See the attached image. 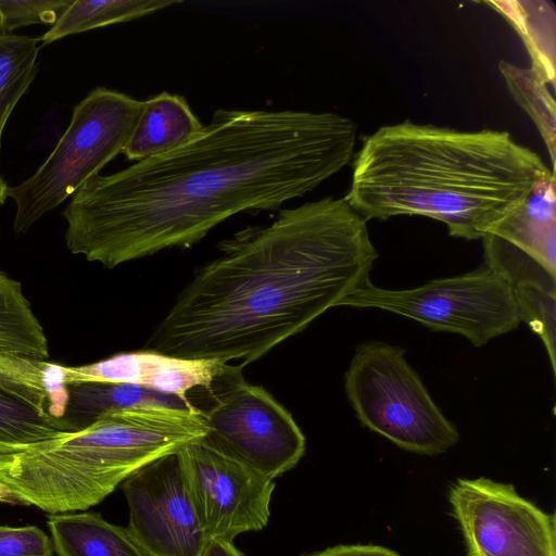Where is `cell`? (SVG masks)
Instances as JSON below:
<instances>
[{
    "instance_id": "9a60e30c",
    "label": "cell",
    "mask_w": 556,
    "mask_h": 556,
    "mask_svg": "<svg viewBox=\"0 0 556 556\" xmlns=\"http://www.w3.org/2000/svg\"><path fill=\"white\" fill-rule=\"evenodd\" d=\"M203 127L182 96L162 91L144 101L122 153L141 162L180 147Z\"/></svg>"
},
{
    "instance_id": "83f0119b",
    "label": "cell",
    "mask_w": 556,
    "mask_h": 556,
    "mask_svg": "<svg viewBox=\"0 0 556 556\" xmlns=\"http://www.w3.org/2000/svg\"><path fill=\"white\" fill-rule=\"evenodd\" d=\"M0 502L13 503L10 494L7 492L2 484H0Z\"/></svg>"
},
{
    "instance_id": "8fae6325",
    "label": "cell",
    "mask_w": 556,
    "mask_h": 556,
    "mask_svg": "<svg viewBox=\"0 0 556 556\" xmlns=\"http://www.w3.org/2000/svg\"><path fill=\"white\" fill-rule=\"evenodd\" d=\"M122 490L128 532L148 556H203L207 538L187 488L177 453L130 475Z\"/></svg>"
},
{
    "instance_id": "7c38bea8",
    "label": "cell",
    "mask_w": 556,
    "mask_h": 556,
    "mask_svg": "<svg viewBox=\"0 0 556 556\" xmlns=\"http://www.w3.org/2000/svg\"><path fill=\"white\" fill-rule=\"evenodd\" d=\"M555 175H545L526 201L483 238L485 266L513 289L556 294Z\"/></svg>"
},
{
    "instance_id": "8992f818",
    "label": "cell",
    "mask_w": 556,
    "mask_h": 556,
    "mask_svg": "<svg viewBox=\"0 0 556 556\" xmlns=\"http://www.w3.org/2000/svg\"><path fill=\"white\" fill-rule=\"evenodd\" d=\"M344 390L362 426L403 450L438 455L460 438L401 346L375 340L358 344L344 375Z\"/></svg>"
},
{
    "instance_id": "9c48e42d",
    "label": "cell",
    "mask_w": 556,
    "mask_h": 556,
    "mask_svg": "<svg viewBox=\"0 0 556 556\" xmlns=\"http://www.w3.org/2000/svg\"><path fill=\"white\" fill-rule=\"evenodd\" d=\"M468 556H556L555 516L511 484L458 479L448 492Z\"/></svg>"
},
{
    "instance_id": "6da1fadb",
    "label": "cell",
    "mask_w": 556,
    "mask_h": 556,
    "mask_svg": "<svg viewBox=\"0 0 556 556\" xmlns=\"http://www.w3.org/2000/svg\"><path fill=\"white\" fill-rule=\"evenodd\" d=\"M356 137L332 112L219 109L180 147L89 178L63 212L66 247L105 268L190 247L238 213L304 197L350 163Z\"/></svg>"
},
{
    "instance_id": "ba28073f",
    "label": "cell",
    "mask_w": 556,
    "mask_h": 556,
    "mask_svg": "<svg viewBox=\"0 0 556 556\" xmlns=\"http://www.w3.org/2000/svg\"><path fill=\"white\" fill-rule=\"evenodd\" d=\"M340 306L388 311L434 331L460 334L475 346L485 345L521 323L513 288L485 265L410 289L390 290L369 281Z\"/></svg>"
},
{
    "instance_id": "52a82bcc",
    "label": "cell",
    "mask_w": 556,
    "mask_h": 556,
    "mask_svg": "<svg viewBox=\"0 0 556 556\" xmlns=\"http://www.w3.org/2000/svg\"><path fill=\"white\" fill-rule=\"evenodd\" d=\"M242 368L227 364L210 388L189 394L205 427L200 442L274 480L303 457L305 437L267 390L244 380Z\"/></svg>"
},
{
    "instance_id": "d6986e66",
    "label": "cell",
    "mask_w": 556,
    "mask_h": 556,
    "mask_svg": "<svg viewBox=\"0 0 556 556\" xmlns=\"http://www.w3.org/2000/svg\"><path fill=\"white\" fill-rule=\"evenodd\" d=\"M0 353L47 359L48 341L22 285L0 269Z\"/></svg>"
},
{
    "instance_id": "7a4b0ae2",
    "label": "cell",
    "mask_w": 556,
    "mask_h": 556,
    "mask_svg": "<svg viewBox=\"0 0 556 556\" xmlns=\"http://www.w3.org/2000/svg\"><path fill=\"white\" fill-rule=\"evenodd\" d=\"M144 344L186 358L260 359L370 281L367 220L344 198L280 210L223 240Z\"/></svg>"
},
{
    "instance_id": "2e32d148",
    "label": "cell",
    "mask_w": 556,
    "mask_h": 556,
    "mask_svg": "<svg viewBox=\"0 0 556 556\" xmlns=\"http://www.w3.org/2000/svg\"><path fill=\"white\" fill-rule=\"evenodd\" d=\"M67 400L61 420L66 432L83 430L102 417L141 406H165L198 412L181 399L139 386L77 381L65 383Z\"/></svg>"
},
{
    "instance_id": "30bf717a",
    "label": "cell",
    "mask_w": 556,
    "mask_h": 556,
    "mask_svg": "<svg viewBox=\"0 0 556 556\" xmlns=\"http://www.w3.org/2000/svg\"><path fill=\"white\" fill-rule=\"evenodd\" d=\"M179 465L211 539L233 541L243 532L267 526L274 480L208 448L200 441L177 452Z\"/></svg>"
},
{
    "instance_id": "44dd1931",
    "label": "cell",
    "mask_w": 556,
    "mask_h": 556,
    "mask_svg": "<svg viewBox=\"0 0 556 556\" xmlns=\"http://www.w3.org/2000/svg\"><path fill=\"white\" fill-rule=\"evenodd\" d=\"M498 70L513 98L528 113L539 129L547 147L554 172L556 111L547 81L533 67H520L507 61H501Z\"/></svg>"
},
{
    "instance_id": "cb8c5ba5",
    "label": "cell",
    "mask_w": 556,
    "mask_h": 556,
    "mask_svg": "<svg viewBox=\"0 0 556 556\" xmlns=\"http://www.w3.org/2000/svg\"><path fill=\"white\" fill-rule=\"evenodd\" d=\"M51 539L38 527L0 526V556H53Z\"/></svg>"
},
{
    "instance_id": "4fadbf2b",
    "label": "cell",
    "mask_w": 556,
    "mask_h": 556,
    "mask_svg": "<svg viewBox=\"0 0 556 556\" xmlns=\"http://www.w3.org/2000/svg\"><path fill=\"white\" fill-rule=\"evenodd\" d=\"M63 367L30 356L0 353V454L66 432Z\"/></svg>"
},
{
    "instance_id": "ac0fdd59",
    "label": "cell",
    "mask_w": 556,
    "mask_h": 556,
    "mask_svg": "<svg viewBox=\"0 0 556 556\" xmlns=\"http://www.w3.org/2000/svg\"><path fill=\"white\" fill-rule=\"evenodd\" d=\"M182 3L180 0H73L40 38L43 45L70 35L128 22Z\"/></svg>"
},
{
    "instance_id": "4316f807",
    "label": "cell",
    "mask_w": 556,
    "mask_h": 556,
    "mask_svg": "<svg viewBox=\"0 0 556 556\" xmlns=\"http://www.w3.org/2000/svg\"><path fill=\"white\" fill-rule=\"evenodd\" d=\"M8 189H9V186L2 179V177H0V206L3 205L5 199L8 198Z\"/></svg>"
},
{
    "instance_id": "5b68a950",
    "label": "cell",
    "mask_w": 556,
    "mask_h": 556,
    "mask_svg": "<svg viewBox=\"0 0 556 556\" xmlns=\"http://www.w3.org/2000/svg\"><path fill=\"white\" fill-rule=\"evenodd\" d=\"M143 105L144 101L103 87L76 104L48 159L33 176L8 189L16 204L15 232L27 231L122 153Z\"/></svg>"
},
{
    "instance_id": "7402d4cb",
    "label": "cell",
    "mask_w": 556,
    "mask_h": 556,
    "mask_svg": "<svg viewBox=\"0 0 556 556\" xmlns=\"http://www.w3.org/2000/svg\"><path fill=\"white\" fill-rule=\"evenodd\" d=\"M514 23L531 54L532 67L554 86V49L548 47V13L554 11L545 1L490 2Z\"/></svg>"
},
{
    "instance_id": "3957f363",
    "label": "cell",
    "mask_w": 556,
    "mask_h": 556,
    "mask_svg": "<svg viewBox=\"0 0 556 556\" xmlns=\"http://www.w3.org/2000/svg\"><path fill=\"white\" fill-rule=\"evenodd\" d=\"M551 172L507 131L405 121L364 139L344 199L366 220L418 215L445 224L453 237L477 240Z\"/></svg>"
},
{
    "instance_id": "d4e9b609",
    "label": "cell",
    "mask_w": 556,
    "mask_h": 556,
    "mask_svg": "<svg viewBox=\"0 0 556 556\" xmlns=\"http://www.w3.org/2000/svg\"><path fill=\"white\" fill-rule=\"evenodd\" d=\"M306 556H401L396 552L378 545H337Z\"/></svg>"
},
{
    "instance_id": "e0dca14e",
    "label": "cell",
    "mask_w": 556,
    "mask_h": 556,
    "mask_svg": "<svg viewBox=\"0 0 556 556\" xmlns=\"http://www.w3.org/2000/svg\"><path fill=\"white\" fill-rule=\"evenodd\" d=\"M47 525L59 556H148L127 528L97 513L50 514Z\"/></svg>"
},
{
    "instance_id": "5bb4252c",
    "label": "cell",
    "mask_w": 556,
    "mask_h": 556,
    "mask_svg": "<svg viewBox=\"0 0 556 556\" xmlns=\"http://www.w3.org/2000/svg\"><path fill=\"white\" fill-rule=\"evenodd\" d=\"M226 365L215 361L186 359L143 349L117 353L87 365L64 366L63 371L65 383H128L191 403L189 394L197 389L210 388Z\"/></svg>"
},
{
    "instance_id": "ffe728a7",
    "label": "cell",
    "mask_w": 556,
    "mask_h": 556,
    "mask_svg": "<svg viewBox=\"0 0 556 556\" xmlns=\"http://www.w3.org/2000/svg\"><path fill=\"white\" fill-rule=\"evenodd\" d=\"M38 38L0 35V150L3 128L37 73Z\"/></svg>"
},
{
    "instance_id": "277c9868",
    "label": "cell",
    "mask_w": 556,
    "mask_h": 556,
    "mask_svg": "<svg viewBox=\"0 0 556 556\" xmlns=\"http://www.w3.org/2000/svg\"><path fill=\"white\" fill-rule=\"evenodd\" d=\"M204 434L198 412L165 406L125 409L83 430L0 454V484L13 503L49 514L86 510L140 468Z\"/></svg>"
},
{
    "instance_id": "603a6c76",
    "label": "cell",
    "mask_w": 556,
    "mask_h": 556,
    "mask_svg": "<svg viewBox=\"0 0 556 556\" xmlns=\"http://www.w3.org/2000/svg\"><path fill=\"white\" fill-rule=\"evenodd\" d=\"M73 0H0V29L3 34L31 25L54 24Z\"/></svg>"
},
{
    "instance_id": "484cf974",
    "label": "cell",
    "mask_w": 556,
    "mask_h": 556,
    "mask_svg": "<svg viewBox=\"0 0 556 556\" xmlns=\"http://www.w3.org/2000/svg\"><path fill=\"white\" fill-rule=\"evenodd\" d=\"M203 556H245L231 541L211 539L204 549Z\"/></svg>"
}]
</instances>
